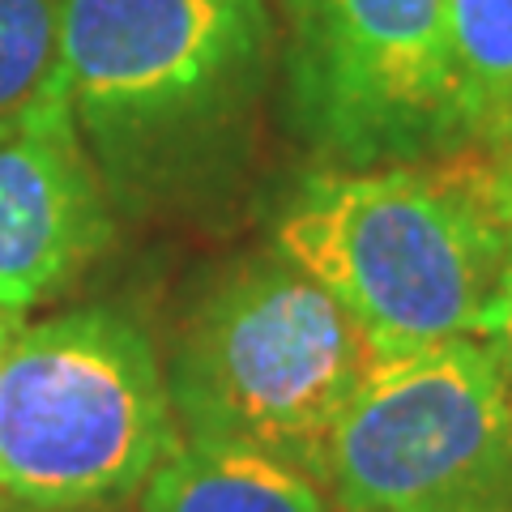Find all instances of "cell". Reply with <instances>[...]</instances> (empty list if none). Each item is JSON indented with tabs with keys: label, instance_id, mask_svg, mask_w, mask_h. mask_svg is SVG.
I'll return each mask as SVG.
<instances>
[{
	"label": "cell",
	"instance_id": "cell-1",
	"mask_svg": "<svg viewBox=\"0 0 512 512\" xmlns=\"http://www.w3.org/2000/svg\"><path fill=\"white\" fill-rule=\"evenodd\" d=\"M512 244V175L461 150L325 171L278 218V252L355 316L376 355L487 338Z\"/></svg>",
	"mask_w": 512,
	"mask_h": 512
},
{
	"label": "cell",
	"instance_id": "cell-9",
	"mask_svg": "<svg viewBox=\"0 0 512 512\" xmlns=\"http://www.w3.org/2000/svg\"><path fill=\"white\" fill-rule=\"evenodd\" d=\"M466 146L512 175V0H448Z\"/></svg>",
	"mask_w": 512,
	"mask_h": 512
},
{
	"label": "cell",
	"instance_id": "cell-7",
	"mask_svg": "<svg viewBox=\"0 0 512 512\" xmlns=\"http://www.w3.org/2000/svg\"><path fill=\"white\" fill-rule=\"evenodd\" d=\"M107 244V180L73 111L0 120V303L39 308Z\"/></svg>",
	"mask_w": 512,
	"mask_h": 512
},
{
	"label": "cell",
	"instance_id": "cell-3",
	"mask_svg": "<svg viewBox=\"0 0 512 512\" xmlns=\"http://www.w3.org/2000/svg\"><path fill=\"white\" fill-rule=\"evenodd\" d=\"M376 350L338 299L282 252L231 269L192 312L171 359L188 440L244 444L308 470Z\"/></svg>",
	"mask_w": 512,
	"mask_h": 512
},
{
	"label": "cell",
	"instance_id": "cell-11",
	"mask_svg": "<svg viewBox=\"0 0 512 512\" xmlns=\"http://www.w3.org/2000/svg\"><path fill=\"white\" fill-rule=\"evenodd\" d=\"M487 342L495 346V355H500V363H504V376L512 384V244H508V269H504L500 295H495V308H491Z\"/></svg>",
	"mask_w": 512,
	"mask_h": 512
},
{
	"label": "cell",
	"instance_id": "cell-8",
	"mask_svg": "<svg viewBox=\"0 0 512 512\" xmlns=\"http://www.w3.org/2000/svg\"><path fill=\"white\" fill-rule=\"evenodd\" d=\"M146 512H329L320 483L269 453L184 440L146 478Z\"/></svg>",
	"mask_w": 512,
	"mask_h": 512
},
{
	"label": "cell",
	"instance_id": "cell-2",
	"mask_svg": "<svg viewBox=\"0 0 512 512\" xmlns=\"http://www.w3.org/2000/svg\"><path fill=\"white\" fill-rule=\"evenodd\" d=\"M69 107L103 180L137 192L239 128L274 52L265 0H60Z\"/></svg>",
	"mask_w": 512,
	"mask_h": 512
},
{
	"label": "cell",
	"instance_id": "cell-4",
	"mask_svg": "<svg viewBox=\"0 0 512 512\" xmlns=\"http://www.w3.org/2000/svg\"><path fill=\"white\" fill-rule=\"evenodd\" d=\"M171 414L133 320L82 308L26 325L0 367V491L35 508L120 500L180 444Z\"/></svg>",
	"mask_w": 512,
	"mask_h": 512
},
{
	"label": "cell",
	"instance_id": "cell-12",
	"mask_svg": "<svg viewBox=\"0 0 512 512\" xmlns=\"http://www.w3.org/2000/svg\"><path fill=\"white\" fill-rule=\"evenodd\" d=\"M26 329V320L18 308H9V303H0V367H5L13 342H18V333Z\"/></svg>",
	"mask_w": 512,
	"mask_h": 512
},
{
	"label": "cell",
	"instance_id": "cell-10",
	"mask_svg": "<svg viewBox=\"0 0 512 512\" xmlns=\"http://www.w3.org/2000/svg\"><path fill=\"white\" fill-rule=\"evenodd\" d=\"M73 111L60 0H0V120Z\"/></svg>",
	"mask_w": 512,
	"mask_h": 512
},
{
	"label": "cell",
	"instance_id": "cell-6",
	"mask_svg": "<svg viewBox=\"0 0 512 512\" xmlns=\"http://www.w3.org/2000/svg\"><path fill=\"white\" fill-rule=\"evenodd\" d=\"M286 86L299 133L342 171L470 150L448 0H286Z\"/></svg>",
	"mask_w": 512,
	"mask_h": 512
},
{
	"label": "cell",
	"instance_id": "cell-5",
	"mask_svg": "<svg viewBox=\"0 0 512 512\" xmlns=\"http://www.w3.org/2000/svg\"><path fill=\"white\" fill-rule=\"evenodd\" d=\"M320 483L338 512H512V384L487 338L376 355Z\"/></svg>",
	"mask_w": 512,
	"mask_h": 512
}]
</instances>
